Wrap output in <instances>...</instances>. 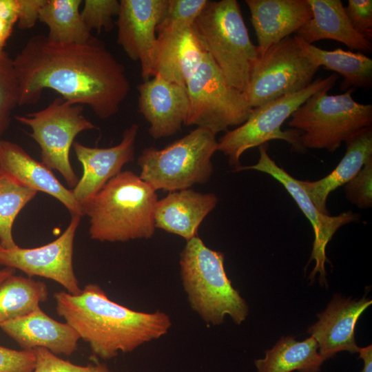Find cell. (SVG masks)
<instances>
[{
    "instance_id": "1",
    "label": "cell",
    "mask_w": 372,
    "mask_h": 372,
    "mask_svg": "<svg viewBox=\"0 0 372 372\" xmlns=\"http://www.w3.org/2000/svg\"><path fill=\"white\" fill-rule=\"evenodd\" d=\"M19 83V106L37 103L45 90L87 105L102 120L115 115L130 84L123 65L105 43H61L44 34L30 37L13 59Z\"/></svg>"
},
{
    "instance_id": "2",
    "label": "cell",
    "mask_w": 372,
    "mask_h": 372,
    "mask_svg": "<svg viewBox=\"0 0 372 372\" xmlns=\"http://www.w3.org/2000/svg\"><path fill=\"white\" fill-rule=\"evenodd\" d=\"M54 297L57 314L89 344L96 356L103 360L159 339L172 327L166 313L129 309L110 300L96 284L85 285L77 295L61 291Z\"/></svg>"
},
{
    "instance_id": "3",
    "label": "cell",
    "mask_w": 372,
    "mask_h": 372,
    "mask_svg": "<svg viewBox=\"0 0 372 372\" xmlns=\"http://www.w3.org/2000/svg\"><path fill=\"white\" fill-rule=\"evenodd\" d=\"M156 192L133 172L121 171L81 203L83 215L89 217L90 238L111 242L152 238Z\"/></svg>"
},
{
    "instance_id": "4",
    "label": "cell",
    "mask_w": 372,
    "mask_h": 372,
    "mask_svg": "<svg viewBox=\"0 0 372 372\" xmlns=\"http://www.w3.org/2000/svg\"><path fill=\"white\" fill-rule=\"evenodd\" d=\"M180 273L192 309L207 325H218L229 316L241 324L249 308L234 288L224 267V254L205 245L196 236L180 254Z\"/></svg>"
},
{
    "instance_id": "5",
    "label": "cell",
    "mask_w": 372,
    "mask_h": 372,
    "mask_svg": "<svg viewBox=\"0 0 372 372\" xmlns=\"http://www.w3.org/2000/svg\"><path fill=\"white\" fill-rule=\"evenodd\" d=\"M194 28L227 83L246 94L258 57L236 0L208 1Z\"/></svg>"
},
{
    "instance_id": "6",
    "label": "cell",
    "mask_w": 372,
    "mask_h": 372,
    "mask_svg": "<svg viewBox=\"0 0 372 372\" xmlns=\"http://www.w3.org/2000/svg\"><path fill=\"white\" fill-rule=\"evenodd\" d=\"M211 131L196 127L163 149L149 147L138 158L140 178L154 190L174 192L207 183L214 167L218 141Z\"/></svg>"
},
{
    "instance_id": "7",
    "label": "cell",
    "mask_w": 372,
    "mask_h": 372,
    "mask_svg": "<svg viewBox=\"0 0 372 372\" xmlns=\"http://www.w3.org/2000/svg\"><path fill=\"white\" fill-rule=\"evenodd\" d=\"M329 90L311 96L291 115L288 125L301 132L304 149L340 147L360 131L372 127V105L355 101L351 87L344 93L328 94Z\"/></svg>"
},
{
    "instance_id": "8",
    "label": "cell",
    "mask_w": 372,
    "mask_h": 372,
    "mask_svg": "<svg viewBox=\"0 0 372 372\" xmlns=\"http://www.w3.org/2000/svg\"><path fill=\"white\" fill-rule=\"evenodd\" d=\"M338 76L313 80L304 89L281 96L252 109L248 118L236 129L226 132L218 141V151L228 158L231 166L240 167V158L247 149L266 144L271 140H282L294 150H304L300 143L301 132L295 129L282 130L284 122L313 94L330 90Z\"/></svg>"
},
{
    "instance_id": "9",
    "label": "cell",
    "mask_w": 372,
    "mask_h": 372,
    "mask_svg": "<svg viewBox=\"0 0 372 372\" xmlns=\"http://www.w3.org/2000/svg\"><path fill=\"white\" fill-rule=\"evenodd\" d=\"M186 89L189 107L185 125H196L217 134L240 125L252 111L246 94L227 83L207 52Z\"/></svg>"
},
{
    "instance_id": "10",
    "label": "cell",
    "mask_w": 372,
    "mask_h": 372,
    "mask_svg": "<svg viewBox=\"0 0 372 372\" xmlns=\"http://www.w3.org/2000/svg\"><path fill=\"white\" fill-rule=\"evenodd\" d=\"M83 112V105L57 97L41 110L14 117L31 128L30 135L40 147L41 163L58 171L71 187L79 182L70 161L74 138L83 131L96 128Z\"/></svg>"
},
{
    "instance_id": "11",
    "label": "cell",
    "mask_w": 372,
    "mask_h": 372,
    "mask_svg": "<svg viewBox=\"0 0 372 372\" xmlns=\"http://www.w3.org/2000/svg\"><path fill=\"white\" fill-rule=\"evenodd\" d=\"M319 68L302 54L295 37H287L259 55L249 76L246 95L251 108L299 92L313 80Z\"/></svg>"
},
{
    "instance_id": "12",
    "label": "cell",
    "mask_w": 372,
    "mask_h": 372,
    "mask_svg": "<svg viewBox=\"0 0 372 372\" xmlns=\"http://www.w3.org/2000/svg\"><path fill=\"white\" fill-rule=\"evenodd\" d=\"M81 216L72 215L63 231L51 242L35 248L0 249V265L19 269L29 278L39 276L50 279L73 295L81 289L73 267L74 241Z\"/></svg>"
},
{
    "instance_id": "13",
    "label": "cell",
    "mask_w": 372,
    "mask_h": 372,
    "mask_svg": "<svg viewBox=\"0 0 372 372\" xmlns=\"http://www.w3.org/2000/svg\"><path fill=\"white\" fill-rule=\"evenodd\" d=\"M267 144L258 147L260 156L258 162L246 167H238L236 171L254 169L266 173L278 181L289 192L301 211L309 220L314 232V242L311 260H314L316 265L310 278H314L318 272L320 280L325 281L327 261L326 247L338 229L349 224L358 218V215L351 211L342 212L337 216H331L320 212L310 200L306 191L302 187L300 180L291 176L282 167L278 166L267 153Z\"/></svg>"
},
{
    "instance_id": "14",
    "label": "cell",
    "mask_w": 372,
    "mask_h": 372,
    "mask_svg": "<svg viewBox=\"0 0 372 372\" xmlns=\"http://www.w3.org/2000/svg\"><path fill=\"white\" fill-rule=\"evenodd\" d=\"M167 4L168 0L120 1V9L115 21L117 43L130 59L140 62L143 81L154 76L156 28Z\"/></svg>"
},
{
    "instance_id": "15",
    "label": "cell",
    "mask_w": 372,
    "mask_h": 372,
    "mask_svg": "<svg viewBox=\"0 0 372 372\" xmlns=\"http://www.w3.org/2000/svg\"><path fill=\"white\" fill-rule=\"evenodd\" d=\"M137 89L138 110L149 124L148 132L152 138L171 136L185 125L189 107L186 86L155 75Z\"/></svg>"
},
{
    "instance_id": "16",
    "label": "cell",
    "mask_w": 372,
    "mask_h": 372,
    "mask_svg": "<svg viewBox=\"0 0 372 372\" xmlns=\"http://www.w3.org/2000/svg\"><path fill=\"white\" fill-rule=\"evenodd\" d=\"M138 125L132 124L123 133L121 142L106 147H92L77 141L72 146L83 166V175L72 189L76 200L82 203L96 194L123 167L134 160Z\"/></svg>"
},
{
    "instance_id": "17",
    "label": "cell",
    "mask_w": 372,
    "mask_h": 372,
    "mask_svg": "<svg viewBox=\"0 0 372 372\" xmlns=\"http://www.w3.org/2000/svg\"><path fill=\"white\" fill-rule=\"evenodd\" d=\"M372 301L365 297L351 300L335 296L326 309L318 314V321L308 329L318 345L319 353L326 360L340 351L358 353L355 327Z\"/></svg>"
},
{
    "instance_id": "18",
    "label": "cell",
    "mask_w": 372,
    "mask_h": 372,
    "mask_svg": "<svg viewBox=\"0 0 372 372\" xmlns=\"http://www.w3.org/2000/svg\"><path fill=\"white\" fill-rule=\"evenodd\" d=\"M258 40V54L296 33L312 18L307 0H245Z\"/></svg>"
},
{
    "instance_id": "19",
    "label": "cell",
    "mask_w": 372,
    "mask_h": 372,
    "mask_svg": "<svg viewBox=\"0 0 372 372\" xmlns=\"http://www.w3.org/2000/svg\"><path fill=\"white\" fill-rule=\"evenodd\" d=\"M0 328L23 350L44 348L55 355H72L79 335L68 323L58 322L40 307L30 313L8 321Z\"/></svg>"
},
{
    "instance_id": "20",
    "label": "cell",
    "mask_w": 372,
    "mask_h": 372,
    "mask_svg": "<svg viewBox=\"0 0 372 372\" xmlns=\"http://www.w3.org/2000/svg\"><path fill=\"white\" fill-rule=\"evenodd\" d=\"M207 51L193 27L157 35L154 76L186 86L203 63Z\"/></svg>"
},
{
    "instance_id": "21",
    "label": "cell",
    "mask_w": 372,
    "mask_h": 372,
    "mask_svg": "<svg viewBox=\"0 0 372 372\" xmlns=\"http://www.w3.org/2000/svg\"><path fill=\"white\" fill-rule=\"evenodd\" d=\"M0 171L25 186L48 194L61 202L72 215L83 216L81 205L50 169L29 155L20 145L0 140Z\"/></svg>"
},
{
    "instance_id": "22",
    "label": "cell",
    "mask_w": 372,
    "mask_h": 372,
    "mask_svg": "<svg viewBox=\"0 0 372 372\" xmlns=\"http://www.w3.org/2000/svg\"><path fill=\"white\" fill-rule=\"evenodd\" d=\"M217 203L214 193L202 194L190 188L170 192L156 203L155 227L188 241L198 236L199 226Z\"/></svg>"
},
{
    "instance_id": "23",
    "label": "cell",
    "mask_w": 372,
    "mask_h": 372,
    "mask_svg": "<svg viewBox=\"0 0 372 372\" xmlns=\"http://www.w3.org/2000/svg\"><path fill=\"white\" fill-rule=\"evenodd\" d=\"M307 1L313 16L296 32V37L309 44L322 39H331L360 52L372 50L371 41L351 25L340 0Z\"/></svg>"
},
{
    "instance_id": "24",
    "label": "cell",
    "mask_w": 372,
    "mask_h": 372,
    "mask_svg": "<svg viewBox=\"0 0 372 372\" xmlns=\"http://www.w3.org/2000/svg\"><path fill=\"white\" fill-rule=\"evenodd\" d=\"M345 143V154L330 174L315 181L300 180L310 200L324 214H329L327 209L329 194L351 180L372 158V127L360 131Z\"/></svg>"
},
{
    "instance_id": "25",
    "label": "cell",
    "mask_w": 372,
    "mask_h": 372,
    "mask_svg": "<svg viewBox=\"0 0 372 372\" xmlns=\"http://www.w3.org/2000/svg\"><path fill=\"white\" fill-rule=\"evenodd\" d=\"M302 54L313 65L334 71L343 76L342 90L369 88L372 85V59L361 52L336 49L326 50L309 44L296 35Z\"/></svg>"
},
{
    "instance_id": "26",
    "label": "cell",
    "mask_w": 372,
    "mask_h": 372,
    "mask_svg": "<svg viewBox=\"0 0 372 372\" xmlns=\"http://www.w3.org/2000/svg\"><path fill=\"white\" fill-rule=\"evenodd\" d=\"M316 340L309 337L297 341L292 336H282L263 358L254 363L258 372H320L324 362Z\"/></svg>"
},
{
    "instance_id": "27",
    "label": "cell",
    "mask_w": 372,
    "mask_h": 372,
    "mask_svg": "<svg viewBox=\"0 0 372 372\" xmlns=\"http://www.w3.org/2000/svg\"><path fill=\"white\" fill-rule=\"evenodd\" d=\"M81 0H45L39 20L49 30L48 38L61 43H85L93 37L80 10Z\"/></svg>"
},
{
    "instance_id": "28",
    "label": "cell",
    "mask_w": 372,
    "mask_h": 372,
    "mask_svg": "<svg viewBox=\"0 0 372 372\" xmlns=\"http://www.w3.org/2000/svg\"><path fill=\"white\" fill-rule=\"evenodd\" d=\"M48 297V287L43 282L10 276L0 283V327L30 313Z\"/></svg>"
},
{
    "instance_id": "29",
    "label": "cell",
    "mask_w": 372,
    "mask_h": 372,
    "mask_svg": "<svg viewBox=\"0 0 372 372\" xmlns=\"http://www.w3.org/2000/svg\"><path fill=\"white\" fill-rule=\"evenodd\" d=\"M37 192L0 171V245L3 249L18 246L13 238L14 222L21 209Z\"/></svg>"
},
{
    "instance_id": "30",
    "label": "cell",
    "mask_w": 372,
    "mask_h": 372,
    "mask_svg": "<svg viewBox=\"0 0 372 372\" xmlns=\"http://www.w3.org/2000/svg\"><path fill=\"white\" fill-rule=\"evenodd\" d=\"M19 100V83L13 59L5 51L0 54V137L8 130Z\"/></svg>"
},
{
    "instance_id": "31",
    "label": "cell",
    "mask_w": 372,
    "mask_h": 372,
    "mask_svg": "<svg viewBox=\"0 0 372 372\" xmlns=\"http://www.w3.org/2000/svg\"><path fill=\"white\" fill-rule=\"evenodd\" d=\"M207 0H168L165 12L156 28V34L193 27Z\"/></svg>"
},
{
    "instance_id": "32",
    "label": "cell",
    "mask_w": 372,
    "mask_h": 372,
    "mask_svg": "<svg viewBox=\"0 0 372 372\" xmlns=\"http://www.w3.org/2000/svg\"><path fill=\"white\" fill-rule=\"evenodd\" d=\"M81 14L84 23L92 31H110L114 26L113 18L120 9L118 0H85Z\"/></svg>"
},
{
    "instance_id": "33",
    "label": "cell",
    "mask_w": 372,
    "mask_h": 372,
    "mask_svg": "<svg viewBox=\"0 0 372 372\" xmlns=\"http://www.w3.org/2000/svg\"><path fill=\"white\" fill-rule=\"evenodd\" d=\"M35 356V366L32 372H112L103 364L80 366L61 359L44 348L32 350Z\"/></svg>"
},
{
    "instance_id": "34",
    "label": "cell",
    "mask_w": 372,
    "mask_h": 372,
    "mask_svg": "<svg viewBox=\"0 0 372 372\" xmlns=\"http://www.w3.org/2000/svg\"><path fill=\"white\" fill-rule=\"evenodd\" d=\"M372 158L344 185L347 198L360 209L372 206Z\"/></svg>"
},
{
    "instance_id": "35",
    "label": "cell",
    "mask_w": 372,
    "mask_h": 372,
    "mask_svg": "<svg viewBox=\"0 0 372 372\" xmlns=\"http://www.w3.org/2000/svg\"><path fill=\"white\" fill-rule=\"evenodd\" d=\"M353 28L369 40L372 38V1L349 0L344 8Z\"/></svg>"
},
{
    "instance_id": "36",
    "label": "cell",
    "mask_w": 372,
    "mask_h": 372,
    "mask_svg": "<svg viewBox=\"0 0 372 372\" xmlns=\"http://www.w3.org/2000/svg\"><path fill=\"white\" fill-rule=\"evenodd\" d=\"M35 356L32 350H14L0 346V372H32Z\"/></svg>"
},
{
    "instance_id": "37",
    "label": "cell",
    "mask_w": 372,
    "mask_h": 372,
    "mask_svg": "<svg viewBox=\"0 0 372 372\" xmlns=\"http://www.w3.org/2000/svg\"><path fill=\"white\" fill-rule=\"evenodd\" d=\"M19 0H0V54L10 37L13 27L17 23Z\"/></svg>"
},
{
    "instance_id": "38",
    "label": "cell",
    "mask_w": 372,
    "mask_h": 372,
    "mask_svg": "<svg viewBox=\"0 0 372 372\" xmlns=\"http://www.w3.org/2000/svg\"><path fill=\"white\" fill-rule=\"evenodd\" d=\"M45 0H19L17 24L21 29H30L39 20V10Z\"/></svg>"
},
{
    "instance_id": "39",
    "label": "cell",
    "mask_w": 372,
    "mask_h": 372,
    "mask_svg": "<svg viewBox=\"0 0 372 372\" xmlns=\"http://www.w3.org/2000/svg\"><path fill=\"white\" fill-rule=\"evenodd\" d=\"M359 358L362 359L364 367L362 372H372V346L359 347Z\"/></svg>"
},
{
    "instance_id": "40",
    "label": "cell",
    "mask_w": 372,
    "mask_h": 372,
    "mask_svg": "<svg viewBox=\"0 0 372 372\" xmlns=\"http://www.w3.org/2000/svg\"><path fill=\"white\" fill-rule=\"evenodd\" d=\"M15 269L10 267H4L0 269V283L6 278L15 273Z\"/></svg>"
},
{
    "instance_id": "41",
    "label": "cell",
    "mask_w": 372,
    "mask_h": 372,
    "mask_svg": "<svg viewBox=\"0 0 372 372\" xmlns=\"http://www.w3.org/2000/svg\"><path fill=\"white\" fill-rule=\"evenodd\" d=\"M1 248V245H0V249Z\"/></svg>"
}]
</instances>
